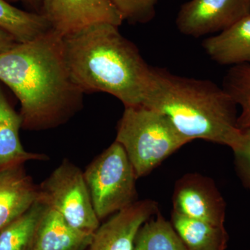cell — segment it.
Segmentation results:
<instances>
[{
	"mask_svg": "<svg viewBox=\"0 0 250 250\" xmlns=\"http://www.w3.org/2000/svg\"></svg>",
	"mask_w": 250,
	"mask_h": 250,
	"instance_id": "24",
	"label": "cell"
},
{
	"mask_svg": "<svg viewBox=\"0 0 250 250\" xmlns=\"http://www.w3.org/2000/svg\"><path fill=\"white\" fill-rule=\"evenodd\" d=\"M143 106L163 113L190 142L201 139L233 149L241 139L238 106L223 87L211 81L153 67L152 83Z\"/></svg>",
	"mask_w": 250,
	"mask_h": 250,
	"instance_id": "3",
	"label": "cell"
},
{
	"mask_svg": "<svg viewBox=\"0 0 250 250\" xmlns=\"http://www.w3.org/2000/svg\"><path fill=\"white\" fill-rule=\"evenodd\" d=\"M83 176L100 220L138 201L136 172L124 148L116 141L90 163Z\"/></svg>",
	"mask_w": 250,
	"mask_h": 250,
	"instance_id": "5",
	"label": "cell"
},
{
	"mask_svg": "<svg viewBox=\"0 0 250 250\" xmlns=\"http://www.w3.org/2000/svg\"><path fill=\"white\" fill-rule=\"evenodd\" d=\"M22 120L15 111L0 85V172L14 166L24 165L29 161H46L43 154L29 152L20 139Z\"/></svg>",
	"mask_w": 250,
	"mask_h": 250,
	"instance_id": "14",
	"label": "cell"
},
{
	"mask_svg": "<svg viewBox=\"0 0 250 250\" xmlns=\"http://www.w3.org/2000/svg\"><path fill=\"white\" fill-rule=\"evenodd\" d=\"M232 151L237 175L243 187L250 190V128L241 129V139Z\"/></svg>",
	"mask_w": 250,
	"mask_h": 250,
	"instance_id": "21",
	"label": "cell"
},
{
	"mask_svg": "<svg viewBox=\"0 0 250 250\" xmlns=\"http://www.w3.org/2000/svg\"><path fill=\"white\" fill-rule=\"evenodd\" d=\"M223 88L241 107L238 116L239 129L250 128V64L230 67L224 78Z\"/></svg>",
	"mask_w": 250,
	"mask_h": 250,
	"instance_id": "19",
	"label": "cell"
},
{
	"mask_svg": "<svg viewBox=\"0 0 250 250\" xmlns=\"http://www.w3.org/2000/svg\"><path fill=\"white\" fill-rule=\"evenodd\" d=\"M0 28L14 36L18 43L34 40L51 29L40 13L22 11L6 0H0Z\"/></svg>",
	"mask_w": 250,
	"mask_h": 250,
	"instance_id": "16",
	"label": "cell"
},
{
	"mask_svg": "<svg viewBox=\"0 0 250 250\" xmlns=\"http://www.w3.org/2000/svg\"><path fill=\"white\" fill-rule=\"evenodd\" d=\"M93 234L75 228L60 213L47 207L31 250H84L90 246Z\"/></svg>",
	"mask_w": 250,
	"mask_h": 250,
	"instance_id": "12",
	"label": "cell"
},
{
	"mask_svg": "<svg viewBox=\"0 0 250 250\" xmlns=\"http://www.w3.org/2000/svg\"><path fill=\"white\" fill-rule=\"evenodd\" d=\"M18 43L14 36L0 28V54L7 52Z\"/></svg>",
	"mask_w": 250,
	"mask_h": 250,
	"instance_id": "22",
	"label": "cell"
},
{
	"mask_svg": "<svg viewBox=\"0 0 250 250\" xmlns=\"http://www.w3.org/2000/svg\"><path fill=\"white\" fill-rule=\"evenodd\" d=\"M171 223L188 250H226L229 234L225 226H215L187 218L172 210Z\"/></svg>",
	"mask_w": 250,
	"mask_h": 250,
	"instance_id": "15",
	"label": "cell"
},
{
	"mask_svg": "<svg viewBox=\"0 0 250 250\" xmlns=\"http://www.w3.org/2000/svg\"><path fill=\"white\" fill-rule=\"evenodd\" d=\"M39 199V186L24 165L0 172V231L19 218Z\"/></svg>",
	"mask_w": 250,
	"mask_h": 250,
	"instance_id": "11",
	"label": "cell"
},
{
	"mask_svg": "<svg viewBox=\"0 0 250 250\" xmlns=\"http://www.w3.org/2000/svg\"><path fill=\"white\" fill-rule=\"evenodd\" d=\"M6 1L11 2V1H22L24 4L29 5L34 9L41 7V1L42 0H6Z\"/></svg>",
	"mask_w": 250,
	"mask_h": 250,
	"instance_id": "23",
	"label": "cell"
},
{
	"mask_svg": "<svg viewBox=\"0 0 250 250\" xmlns=\"http://www.w3.org/2000/svg\"><path fill=\"white\" fill-rule=\"evenodd\" d=\"M40 14L62 37L94 24L124 22L111 0H42Z\"/></svg>",
	"mask_w": 250,
	"mask_h": 250,
	"instance_id": "7",
	"label": "cell"
},
{
	"mask_svg": "<svg viewBox=\"0 0 250 250\" xmlns=\"http://www.w3.org/2000/svg\"><path fill=\"white\" fill-rule=\"evenodd\" d=\"M123 21L131 23L150 22L156 15L159 0H111Z\"/></svg>",
	"mask_w": 250,
	"mask_h": 250,
	"instance_id": "20",
	"label": "cell"
},
{
	"mask_svg": "<svg viewBox=\"0 0 250 250\" xmlns=\"http://www.w3.org/2000/svg\"><path fill=\"white\" fill-rule=\"evenodd\" d=\"M172 210L187 218L225 226L226 203L214 182L198 173H188L175 184Z\"/></svg>",
	"mask_w": 250,
	"mask_h": 250,
	"instance_id": "9",
	"label": "cell"
},
{
	"mask_svg": "<svg viewBox=\"0 0 250 250\" xmlns=\"http://www.w3.org/2000/svg\"><path fill=\"white\" fill-rule=\"evenodd\" d=\"M63 45L72 79L83 93L109 94L125 107L143 106L153 67L118 26L94 24L63 37Z\"/></svg>",
	"mask_w": 250,
	"mask_h": 250,
	"instance_id": "2",
	"label": "cell"
},
{
	"mask_svg": "<svg viewBox=\"0 0 250 250\" xmlns=\"http://www.w3.org/2000/svg\"><path fill=\"white\" fill-rule=\"evenodd\" d=\"M158 211L155 201L138 200L100 225L94 232L88 250H134L140 229Z\"/></svg>",
	"mask_w": 250,
	"mask_h": 250,
	"instance_id": "10",
	"label": "cell"
},
{
	"mask_svg": "<svg viewBox=\"0 0 250 250\" xmlns=\"http://www.w3.org/2000/svg\"><path fill=\"white\" fill-rule=\"evenodd\" d=\"M47 206L36 201L0 231V250H31L38 227Z\"/></svg>",
	"mask_w": 250,
	"mask_h": 250,
	"instance_id": "17",
	"label": "cell"
},
{
	"mask_svg": "<svg viewBox=\"0 0 250 250\" xmlns=\"http://www.w3.org/2000/svg\"><path fill=\"white\" fill-rule=\"evenodd\" d=\"M134 250H188L171 222L160 212L147 220L140 229Z\"/></svg>",
	"mask_w": 250,
	"mask_h": 250,
	"instance_id": "18",
	"label": "cell"
},
{
	"mask_svg": "<svg viewBox=\"0 0 250 250\" xmlns=\"http://www.w3.org/2000/svg\"><path fill=\"white\" fill-rule=\"evenodd\" d=\"M38 200L82 231L94 233L100 227L83 172L67 159L39 186Z\"/></svg>",
	"mask_w": 250,
	"mask_h": 250,
	"instance_id": "6",
	"label": "cell"
},
{
	"mask_svg": "<svg viewBox=\"0 0 250 250\" xmlns=\"http://www.w3.org/2000/svg\"><path fill=\"white\" fill-rule=\"evenodd\" d=\"M202 47L210 59L220 65L250 64V14L205 39Z\"/></svg>",
	"mask_w": 250,
	"mask_h": 250,
	"instance_id": "13",
	"label": "cell"
},
{
	"mask_svg": "<svg viewBox=\"0 0 250 250\" xmlns=\"http://www.w3.org/2000/svg\"><path fill=\"white\" fill-rule=\"evenodd\" d=\"M0 82L19 100L24 129L58 127L83 107L85 93L70 74L63 37L52 29L0 54Z\"/></svg>",
	"mask_w": 250,
	"mask_h": 250,
	"instance_id": "1",
	"label": "cell"
},
{
	"mask_svg": "<svg viewBox=\"0 0 250 250\" xmlns=\"http://www.w3.org/2000/svg\"><path fill=\"white\" fill-rule=\"evenodd\" d=\"M115 141L124 148L138 179L150 173L190 143L167 117L146 106L125 107L117 126Z\"/></svg>",
	"mask_w": 250,
	"mask_h": 250,
	"instance_id": "4",
	"label": "cell"
},
{
	"mask_svg": "<svg viewBox=\"0 0 250 250\" xmlns=\"http://www.w3.org/2000/svg\"><path fill=\"white\" fill-rule=\"evenodd\" d=\"M250 14V0H190L176 18L184 35L194 38L221 32Z\"/></svg>",
	"mask_w": 250,
	"mask_h": 250,
	"instance_id": "8",
	"label": "cell"
}]
</instances>
